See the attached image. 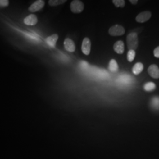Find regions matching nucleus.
<instances>
[{"instance_id": "1", "label": "nucleus", "mask_w": 159, "mask_h": 159, "mask_svg": "<svg viewBox=\"0 0 159 159\" xmlns=\"http://www.w3.org/2000/svg\"><path fill=\"white\" fill-rule=\"evenodd\" d=\"M127 44L129 50H134L137 49L139 44V40L137 33L133 32L128 34L127 37Z\"/></svg>"}, {"instance_id": "2", "label": "nucleus", "mask_w": 159, "mask_h": 159, "mask_svg": "<svg viewBox=\"0 0 159 159\" xmlns=\"http://www.w3.org/2000/svg\"><path fill=\"white\" fill-rule=\"evenodd\" d=\"M70 8L73 13L78 14L83 11L84 6L82 1L79 0H74L71 2Z\"/></svg>"}, {"instance_id": "3", "label": "nucleus", "mask_w": 159, "mask_h": 159, "mask_svg": "<svg viewBox=\"0 0 159 159\" xmlns=\"http://www.w3.org/2000/svg\"><path fill=\"white\" fill-rule=\"evenodd\" d=\"M108 33L112 36H120L125 33V30L121 25H115L109 29Z\"/></svg>"}, {"instance_id": "4", "label": "nucleus", "mask_w": 159, "mask_h": 159, "mask_svg": "<svg viewBox=\"0 0 159 159\" xmlns=\"http://www.w3.org/2000/svg\"><path fill=\"white\" fill-rule=\"evenodd\" d=\"M45 6V1L43 0H38L35 1L29 8V11L35 12L41 10Z\"/></svg>"}, {"instance_id": "5", "label": "nucleus", "mask_w": 159, "mask_h": 159, "mask_svg": "<svg viewBox=\"0 0 159 159\" xmlns=\"http://www.w3.org/2000/svg\"><path fill=\"white\" fill-rule=\"evenodd\" d=\"M91 41L87 37L84 39L81 45V51L84 54L88 56L90 54L91 51Z\"/></svg>"}, {"instance_id": "6", "label": "nucleus", "mask_w": 159, "mask_h": 159, "mask_svg": "<svg viewBox=\"0 0 159 159\" xmlns=\"http://www.w3.org/2000/svg\"><path fill=\"white\" fill-rule=\"evenodd\" d=\"M151 16H152V14L150 12H142L137 16L136 20L138 23H145L148 21V20L151 18Z\"/></svg>"}, {"instance_id": "7", "label": "nucleus", "mask_w": 159, "mask_h": 159, "mask_svg": "<svg viewBox=\"0 0 159 159\" xmlns=\"http://www.w3.org/2000/svg\"><path fill=\"white\" fill-rule=\"evenodd\" d=\"M38 22V18L37 16L34 14H30L27 17H25L24 19V23L27 25L33 26L37 24Z\"/></svg>"}, {"instance_id": "8", "label": "nucleus", "mask_w": 159, "mask_h": 159, "mask_svg": "<svg viewBox=\"0 0 159 159\" xmlns=\"http://www.w3.org/2000/svg\"><path fill=\"white\" fill-rule=\"evenodd\" d=\"M64 46L65 49L69 52H73L75 50V46L74 41L70 39L67 38L65 39L64 41Z\"/></svg>"}, {"instance_id": "9", "label": "nucleus", "mask_w": 159, "mask_h": 159, "mask_svg": "<svg viewBox=\"0 0 159 159\" xmlns=\"http://www.w3.org/2000/svg\"><path fill=\"white\" fill-rule=\"evenodd\" d=\"M148 73L152 78L159 79V68L156 65H151L148 68Z\"/></svg>"}, {"instance_id": "10", "label": "nucleus", "mask_w": 159, "mask_h": 159, "mask_svg": "<svg viewBox=\"0 0 159 159\" xmlns=\"http://www.w3.org/2000/svg\"><path fill=\"white\" fill-rule=\"evenodd\" d=\"M114 50L119 54H122L125 51V44L122 41H117L114 45Z\"/></svg>"}, {"instance_id": "11", "label": "nucleus", "mask_w": 159, "mask_h": 159, "mask_svg": "<svg viewBox=\"0 0 159 159\" xmlns=\"http://www.w3.org/2000/svg\"><path fill=\"white\" fill-rule=\"evenodd\" d=\"M58 39V35L57 34H52L46 38V43L48 44V45L54 48L56 47Z\"/></svg>"}, {"instance_id": "12", "label": "nucleus", "mask_w": 159, "mask_h": 159, "mask_svg": "<svg viewBox=\"0 0 159 159\" xmlns=\"http://www.w3.org/2000/svg\"><path fill=\"white\" fill-rule=\"evenodd\" d=\"M143 68H144V66L142 63H137L133 66V69H132L133 73L135 75H138L142 72Z\"/></svg>"}, {"instance_id": "13", "label": "nucleus", "mask_w": 159, "mask_h": 159, "mask_svg": "<svg viewBox=\"0 0 159 159\" xmlns=\"http://www.w3.org/2000/svg\"><path fill=\"white\" fill-rule=\"evenodd\" d=\"M108 68H109L110 71L113 73L117 72L118 71L119 66H118V64L117 63V61L114 59H111L110 61L109 65H108Z\"/></svg>"}, {"instance_id": "14", "label": "nucleus", "mask_w": 159, "mask_h": 159, "mask_svg": "<svg viewBox=\"0 0 159 159\" xmlns=\"http://www.w3.org/2000/svg\"><path fill=\"white\" fill-rule=\"evenodd\" d=\"M150 106L154 110H159V97H154L152 98Z\"/></svg>"}, {"instance_id": "15", "label": "nucleus", "mask_w": 159, "mask_h": 159, "mask_svg": "<svg viewBox=\"0 0 159 159\" xmlns=\"http://www.w3.org/2000/svg\"><path fill=\"white\" fill-rule=\"evenodd\" d=\"M156 88V85L153 82H148L144 85V89L145 91L150 92L153 91Z\"/></svg>"}, {"instance_id": "16", "label": "nucleus", "mask_w": 159, "mask_h": 159, "mask_svg": "<svg viewBox=\"0 0 159 159\" xmlns=\"http://www.w3.org/2000/svg\"><path fill=\"white\" fill-rule=\"evenodd\" d=\"M66 2H67L66 0H50L48 1V4L51 7H54L63 4Z\"/></svg>"}, {"instance_id": "17", "label": "nucleus", "mask_w": 159, "mask_h": 159, "mask_svg": "<svg viewBox=\"0 0 159 159\" xmlns=\"http://www.w3.org/2000/svg\"><path fill=\"white\" fill-rule=\"evenodd\" d=\"M136 56V52L134 50H129L127 52V60L129 62H132Z\"/></svg>"}, {"instance_id": "18", "label": "nucleus", "mask_w": 159, "mask_h": 159, "mask_svg": "<svg viewBox=\"0 0 159 159\" xmlns=\"http://www.w3.org/2000/svg\"><path fill=\"white\" fill-rule=\"evenodd\" d=\"M113 3L116 7H124L125 6V1L124 0H113Z\"/></svg>"}, {"instance_id": "19", "label": "nucleus", "mask_w": 159, "mask_h": 159, "mask_svg": "<svg viewBox=\"0 0 159 159\" xmlns=\"http://www.w3.org/2000/svg\"><path fill=\"white\" fill-rule=\"evenodd\" d=\"M9 1L8 0H0V7H6L8 6Z\"/></svg>"}, {"instance_id": "20", "label": "nucleus", "mask_w": 159, "mask_h": 159, "mask_svg": "<svg viewBox=\"0 0 159 159\" xmlns=\"http://www.w3.org/2000/svg\"><path fill=\"white\" fill-rule=\"evenodd\" d=\"M154 56L156 58H159V46L154 50Z\"/></svg>"}, {"instance_id": "21", "label": "nucleus", "mask_w": 159, "mask_h": 159, "mask_svg": "<svg viewBox=\"0 0 159 159\" xmlns=\"http://www.w3.org/2000/svg\"><path fill=\"white\" fill-rule=\"evenodd\" d=\"M81 66L83 68H87L89 66V64L85 61H81Z\"/></svg>"}, {"instance_id": "22", "label": "nucleus", "mask_w": 159, "mask_h": 159, "mask_svg": "<svg viewBox=\"0 0 159 159\" xmlns=\"http://www.w3.org/2000/svg\"><path fill=\"white\" fill-rule=\"evenodd\" d=\"M130 2L132 4H137V3L138 2L137 0H130Z\"/></svg>"}]
</instances>
